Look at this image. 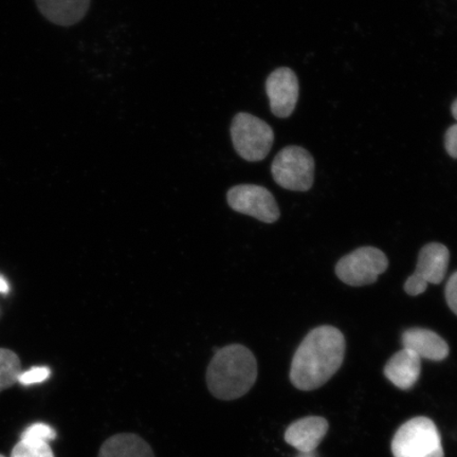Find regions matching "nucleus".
I'll return each mask as SVG.
<instances>
[{
	"mask_svg": "<svg viewBox=\"0 0 457 457\" xmlns=\"http://www.w3.org/2000/svg\"><path fill=\"white\" fill-rule=\"evenodd\" d=\"M346 342L338 328L323 325L308 333L291 362V384L301 391L321 387L345 361Z\"/></svg>",
	"mask_w": 457,
	"mask_h": 457,
	"instance_id": "obj_1",
	"label": "nucleus"
},
{
	"mask_svg": "<svg viewBox=\"0 0 457 457\" xmlns=\"http://www.w3.org/2000/svg\"><path fill=\"white\" fill-rule=\"evenodd\" d=\"M257 378L256 359L249 348L228 345L215 353L207 370V385L220 400H236L247 394Z\"/></svg>",
	"mask_w": 457,
	"mask_h": 457,
	"instance_id": "obj_2",
	"label": "nucleus"
},
{
	"mask_svg": "<svg viewBox=\"0 0 457 457\" xmlns=\"http://www.w3.org/2000/svg\"><path fill=\"white\" fill-rule=\"evenodd\" d=\"M391 447L394 457H445L441 434L434 421L424 416L404 422Z\"/></svg>",
	"mask_w": 457,
	"mask_h": 457,
	"instance_id": "obj_3",
	"label": "nucleus"
},
{
	"mask_svg": "<svg viewBox=\"0 0 457 457\" xmlns=\"http://www.w3.org/2000/svg\"><path fill=\"white\" fill-rule=\"evenodd\" d=\"M233 146L249 162H259L270 153L274 133L270 124L247 112H239L231 124Z\"/></svg>",
	"mask_w": 457,
	"mask_h": 457,
	"instance_id": "obj_4",
	"label": "nucleus"
},
{
	"mask_svg": "<svg viewBox=\"0 0 457 457\" xmlns=\"http://www.w3.org/2000/svg\"><path fill=\"white\" fill-rule=\"evenodd\" d=\"M271 173L274 181L286 190L307 192L313 185V157L301 146L285 147L274 158Z\"/></svg>",
	"mask_w": 457,
	"mask_h": 457,
	"instance_id": "obj_5",
	"label": "nucleus"
},
{
	"mask_svg": "<svg viewBox=\"0 0 457 457\" xmlns=\"http://www.w3.org/2000/svg\"><path fill=\"white\" fill-rule=\"evenodd\" d=\"M387 267V257L380 249L361 247L342 257L336 266V274L343 283L361 287L374 284Z\"/></svg>",
	"mask_w": 457,
	"mask_h": 457,
	"instance_id": "obj_6",
	"label": "nucleus"
},
{
	"mask_svg": "<svg viewBox=\"0 0 457 457\" xmlns=\"http://www.w3.org/2000/svg\"><path fill=\"white\" fill-rule=\"evenodd\" d=\"M449 261V249L445 245L431 243L424 245L415 272L404 283L405 293L416 296L424 294L428 284H441L447 274Z\"/></svg>",
	"mask_w": 457,
	"mask_h": 457,
	"instance_id": "obj_7",
	"label": "nucleus"
},
{
	"mask_svg": "<svg viewBox=\"0 0 457 457\" xmlns=\"http://www.w3.org/2000/svg\"><path fill=\"white\" fill-rule=\"evenodd\" d=\"M227 200L232 210L253 216L266 224H273L281 215L276 198L264 187L255 185L233 187L227 194Z\"/></svg>",
	"mask_w": 457,
	"mask_h": 457,
	"instance_id": "obj_8",
	"label": "nucleus"
},
{
	"mask_svg": "<svg viewBox=\"0 0 457 457\" xmlns=\"http://www.w3.org/2000/svg\"><path fill=\"white\" fill-rule=\"evenodd\" d=\"M266 94L274 116L281 119L290 117L299 99L298 77L290 68H278L267 79Z\"/></svg>",
	"mask_w": 457,
	"mask_h": 457,
	"instance_id": "obj_9",
	"label": "nucleus"
},
{
	"mask_svg": "<svg viewBox=\"0 0 457 457\" xmlns=\"http://www.w3.org/2000/svg\"><path fill=\"white\" fill-rule=\"evenodd\" d=\"M328 428V421L323 417H304L287 428L285 442L300 453H312L327 436Z\"/></svg>",
	"mask_w": 457,
	"mask_h": 457,
	"instance_id": "obj_10",
	"label": "nucleus"
},
{
	"mask_svg": "<svg viewBox=\"0 0 457 457\" xmlns=\"http://www.w3.org/2000/svg\"><path fill=\"white\" fill-rule=\"evenodd\" d=\"M403 348L412 351L420 359L443 361L449 356L450 348L436 331L414 328L404 331L402 337Z\"/></svg>",
	"mask_w": 457,
	"mask_h": 457,
	"instance_id": "obj_11",
	"label": "nucleus"
},
{
	"mask_svg": "<svg viewBox=\"0 0 457 457\" xmlns=\"http://www.w3.org/2000/svg\"><path fill=\"white\" fill-rule=\"evenodd\" d=\"M421 359L412 351L403 348L394 355L385 367V376L400 390L407 391L419 381Z\"/></svg>",
	"mask_w": 457,
	"mask_h": 457,
	"instance_id": "obj_12",
	"label": "nucleus"
},
{
	"mask_svg": "<svg viewBox=\"0 0 457 457\" xmlns=\"http://www.w3.org/2000/svg\"><path fill=\"white\" fill-rule=\"evenodd\" d=\"M46 19L55 25L70 27L81 21L90 7V0H37Z\"/></svg>",
	"mask_w": 457,
	"mask_h": 457,
	"instance_id": "obj_13",
	"label": "nucleus"
},
{
	"mask_svg": "<svg viewBox=\"0 0 457 457\" xmlns=\"http://www.w3.org/2000/svg\"><path fill=\"white\" fill-rule=\"evenodd\" d=\"M98 457H155L151 445L133 433H121L102 445Z\"/></svg>",
	"mask_w": 457,
	"mask_h": 457,
	"instance_id": "obj_14",
	"label": "nucleus"
},
{
	"mask_svg": "<svg viewBox=\"0 0 457 457\" xmlns=\"http://www.w3.org/2000/svg\"><path fill=\"white\" fill-rule=\"evenodd\" d=\"M21 364L19 356L12 351L0 348V392L19 382Z\"/></svg>",
	"mask_w": 457,
	"mask_h": 457,
	"instance_id": "obj_15",
	"label": "nucleus"
},
{
	"mask_svg": "<svg viewBox=\"0 0 457 457\" xmlns=\"http://www.w3.org/2000/svg\"><path fill=\"white\" fill-rule=\"evenodd\" d=\"M56 438V432L53 427L37 422L28 427L21 436V442L27 443H48L54 441Z\"/></svg>",
	"mask_w": 457,
	"mask_h": 457,
	"instance_id": "obj_16",
	"label": "nucleus"
},
{
	"mask_svg": "<svg viewBox=\"0 0 457 457\" xmlns=\"http://www.w3.org/2000/svg\"><path fill=\"white\" fill-rule=\"evenodd\" d=\"M11 457H54L48 443L20 442L11 453Z\"/></svg>",
	"mask_w": 457,
	"mask_h": 457,
	"instance_id": "obj_17",
	"label": "nucleus"
},
{
	"mask_svg": "<svg viewBox=\"0 0 457 457\" xmlns=\"http://www.w3.org/2000/svg\"><path fill=\"white\" fill-rule=\"evenodd\" d=\"M51 375V370L47 367L32 368L27 371H21L19 377V382L22 386H32L42 384L47 380Z\"/></svg>",
	"mask_w": 457,
	"mask_h": 457,
	"instance_id": "obj_18",
	"label": "nucleus"
},
{
	"mask_svg": "<svg viewBox=\"0 0 457 457\" xmlns=\"http://www.w3.org/2000/svg\"><path fill=\"white\" fill-rule=\"evenodd\" d=\"M445 301L457 316V271L453 274L445 285Z\"/></svg>",
	"mask_w": 457,
	"mask_h": 457,
	"instance_id": "obj_19",
	"label": "nucleus"
},
{
	"mask_svg": "<svg viewBox=\"0 0 457 457\" xmlns=\"http://www.w3.org/2000/svg\"><path fill=\"white\" fill-rule=\"evenodd\" d=\"M445 147L450 157L457 159V123L445 131Z\"/></svg>",
	"mask_w": 457,
	"mask_h": 457,
	"instance_id": "obj_20",
	"label": "nucleus"
},
{
	"mask_svg": "<svg viewBox=\"0 0 457 457\" xmlns=\"http://www.w3.org/2000/svg\"><path fill=\"white\" fill-rule=\"evenodd\" d=\"M10 291V286L5 279L0 276V294L7 295Z\"/></svg>",
	"mask_w": 457,
	"mask_h": 457,
	"instance_id": "obj_21",
	"label": "nucleus"
},
{
	"mask_svg": "<svg viewBox=\"0 0 457 457\" xmlns=\"http://www.w3.org/2000/svg\"><path fill=\"white\" fill-rule=\"evenodd\" d=\"M451 112H453V117L457 121V99L453 102V106H451Z\"/></svg>",
	"mask_w": 457,
	"mask_h": 457,
	"instance_id": "obj_22",
	"label": "nucleus"
},
{
	"mask_svg": "<svg viewBox=\"0 0 457 457\" xmlns=\"http://www.w3.org/2000/svg\"><path fill=\"white\" fill-rule=\"evenodd\" d=\"M296 457H317V454L316 453H299L298 456Z\"/></svg>",
	"mask_w": 457,
	"mask_h": 457,
	"instance_id": "obj_23",
	"label": "nucleus"
},
{
	"mask_svg": "<svg viewBox=\"0 0 457 457\" xmlns=\"http://www.w3.org/2000/svg\"><path fill=\"white\" fill-rule=\"evenodd\" d=\"M0 457H5V456H4V455H0Z\"/></svg>",
	"mask_w": 457,
	"mask_h": 457,
	"instance_id": "obj_24",
	"label": "nucleus"
}]
</instances>
